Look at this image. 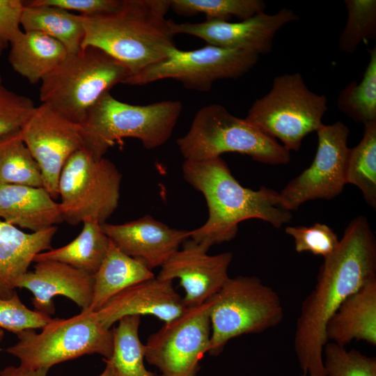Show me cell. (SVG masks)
Returning <instances> with one entry per match:
<instances>
[{
  "label": "cell",
  "mask_w": 376,
  "mask_h": 376,
  "mask_svg": "<svg viewBox=\"0 0 376 376\" xmlns=\"http://www.w3.org/2000/svg\"><path fill=\"white\" fill-rule=\"evenodd\" d=\"M293 10L283 8L275 14L258 13L239 22L207 19L200 23H175L171 29L175 34L199 38L207 45L267 54L273 47L276 32L285 24L297 21Z\"/></svg>",
  "instance_id": "cell-15"
},
{
  "label": "cell",
  "mask_w": 376,
  "mask_h": 376,
  "mask_svg": "<svg viewBox=\"0 0 376 376\" xmlns=\"http://www.w3.org/2000/svg\"><path fill=\"white\" fill-rule=\"evenodd\" d=\"M176 143L185 160H205L226 152L246 155L271 165L286 164L291 159L290 151L275 139L219 104L200 109L189 131Z\"/></svg>",
  "instance_id": "cell-6"
},
{
  "label": "cell",
  "mask_w": 376,
  "mask_h": 376,
  "mask_svg": "<svg viewBox=\"0 0 376 376\" xmlns=\"http://www.w3.org/2000/svg\"><path fill=\"white\" fill-rule=\"evenodd\" d=\"M376 277V240L360 215L346 227L338 247L324 258L313 290L304 299L296 322L294 350L304 375L326 376V324L352 293Z\"/></svg>",
  "instance_id": "cell-1"
},
{
  "label": "cell",
  "mask_w": 376,
  "mask_h": 376,
  "mask_svg": "<svg viewBox=\"0 0 376 376\" xmlns=\"http://www.w3.org/2000/svg\"><path fill=\"white\" fill-rule=\"evenodd\" d=\"M101 227L118 248L150 269L161 267L190 235V230L170 228L149 215L122 224L105 222Z\"/></svg>",
  "instance_id": "cell-18"
},
{
  "label": "cell",
  "mask_w": 376,
  "mask_h": 376,
  "mask_svg": "<svg viewBox=\"0 0 376 376\" xmlns=\"http://www.w3.org/2000/svg\"><path fill=\"white\" fill-rule=\"evenodd\" d=\"M4 338V331L3 329H0V344L3 341Z\"/></svg>",
  "instance_id": "cell-42"
},
{
  "label": "cell",
  "mask_w": 376,
  "mask_h": 376,
  "mask_svg": "<svg viewBox=\"0 0 376 376\" xmlns=\"http://www.w3.org/2000/svg\"><path fill=\"white\" fill-rule=\"evenodd\" d=\"M21 135L40 168L43 187L54 199L58 198L65 163L72 154L84 147L81 125L41 103L36 107Z\"/></svg>",
  "instance_id": "cell-14"
},
{
  "label": "cell",
  "mask_w": 376,
  "mask_h": 376,
  "mask_svg": "<svg viewBox=\"0 0 376 376\" xmlns=\"http://www.w3.org/2000/svg\"><path fill=\"white\" fill-rule=\"evenodd\" d=\"M161 267L157 277L178 279L184 288L187 308L203 304L217 293L228 279L233 259L230 252L208 255V249L189 238Z\"/></svg>",
  "instance_id": "cell-16"
},
{
  "label": "cell",
  "mask_w": 376,
  "mask_h": 376,
  "mask_svg": "<svg viewBox=\"0 0 376 376\" xmlns=\"http://www.w3.org/2000/svg\"><path fill=\"white\" fill-rule=\"evenodd\" d=\"M316 132L318 148L312 164L279 192L281 204L289 211L308 201L332 199L347 184L349 128L337 121L322 124Z\"/></svg>",
  "instance_id": "cell-13"
},
{
  "label": "cell",
  "mask_w": 376,
  "mask_h": 376,
  "mask_svg": "<svg viewBox=\"0 0 376 376\" xmlns=\"http://www.w3.org/2000/svg\"><path fill=\"white\" fill-rule=\"evenodd\" d=\"M327 97L311 91L299 72L274 77L269 91L254 101L244 118L266 135L279 139L288 151L323 124Z\"/></svg>",
  "instance_id": "cell-9"
},
{
  "label": "cell",
  "mask_w": 376,
  "mask_h": 376,
  "mask_svg": "<svg viewBox=\"0 0 376 376\" xmlns=\"http://www.w3.org/2000/svg\"><path fill=\"white\" fill-rule=\"evenodd\" d=\"M111 240L101 224L87 221L80 233L66 245L38 253L33 262L58 261L94 274L100 267Z\"/></svg>",
  "instance_id": "cell-25"
},
{
  "label": "cell",
  "mask_w": 376,
  "mask_h": 376,
  "mask_svg": "<svg viewBox=\"0 0 376 376\" xmlns=\"http://www.w3.org/2000/svg\"><path fill=\"white\" fill-rule=\"evenodd\" d=\"M31 99L0 85V141L20 133L34 111Z\"/></svg>",
  "instance_id": "cell-34"
},
{
  "label": "cell",
  "mask_w": 376,
  "mask_h": 376,
  "mask_svg": "<svg viewBox=\"0 0 376 376\" xmlns=\"http://www.w3.org/2000/svg\"><path fill=\"white\" fill-rule=\"evenodd\" d=\"M2 84V78H1V76L0 75V85Z\"/></svg>",
  "instance_id": "cell-43"
},
{
  "label": "cell",
  "mask_w": 376,
  "mask_h": 376,
  "mask_svg": "<svg viewBox=\"0 0 376 376\" xmlns=\"http://www.w3.org/2000/svg\"><path fill=\"white\" fill-rule=\"evenodd\" d=\"M182 175L206 200L208 219L190 231L189 238L207 249L233 240L239 223L244 220L259 219L279 228L292 219L291 211L283 206L279 192L265 187L253 190L242 186L221 157L185 160Z\"/></svg>",
  "instance_id": "cell-2"
},
{
  "label": "cell",
  "mask_w": 376,
  "mask_h": 376,
  "mask_svg": "<svg viewBox=\"0 0 376 376\" xmlns=\"http://www.w3.org/2000/svg\"><path fill=\"white\" fill-rule=\"evenodd\" d=\"M211 336L209 304L187 308L164 322L145 345V359L162 376H196L199 361L208 352Z\"/></svg>",
  "instance_id": "cell-12"
},
{
  "label": "cell",
  "mask_w": 376,
  "mask_h": 376,
  "mask_svg": "<svg viewBox=\"0 0 376 376\" xmlns=\"http://www.w3.org/2000/svg\"><path fill=\"white\" fill-rule=\"evenodd\" d=\"M170 8L171 0H121L113 12L80 15L81 47H95L120 61L129 72L127 81L178 48L172 21L166 19Z\"/></svg>",
  "instance_id": "cell-3"
},
{
  "label": "cell",
  "mask_w": 376,
  "mask_h": 376,
  "mask_svg": "<svg viewBox=\"0 0 376 376\" xmlns=\"http://www.w3.org/2000/svg\"><path fill=\"white\" fill-rule=\"evenodd\" d=\"M141 316L128 315L118 320L113 331V352L103 359L113 367L116 376H156L144 365L145 345L140 340Z\"/></svg>",
  "instance_id": "cell-27"
},
{
  "label": "cell",
  "mask_w": 376,
  "mask_h": 376,
  "mask_svg": "<svg viewBox=\"0 0 376 376\" xmlns=\"http://www.w3.org/2000/svg\"><path fill=\"white\" fill-rule=\"evenodd\" d=\"M186 308L182 297L173 287V281L155 276L125 288L93 312L104 327L111 329L125 316L151 315L166 322Z\"/></svg>",
  "instance_id": "cell-19"
},
{
  "label": "cell",
  "mask_w": 376,
  "mask_h": 376,
  "mask_svg": "<svg viewBox=\"0 0 376 376\" xmlns=\"http://www.w3.org/2000/svg\"><path fill=\"white\" fill-rule=\"evenodd\" d=\"M326 376H376V358L327 342L323 348Z\"/></svg>",
  "instance_id": "cell-33"
},
{
  "label": "cell",
  "mask_w": 376,
  "mask_h": 376,
  "mask_svg": "<svg viewBox=\"0 0 376 376\" xmlns=\"http://www.w3.org/2000/svg\"><path fill=\"white\" fill-rule=\"evenodd\" d=\"M0 219L32 232L63 221L59 203L44 187L1 183Z\"/></svg>",
  "instance_id": "cell-21"
},
{
  "label": "cell",
  "mask_w": 376,
  "mask_h": 376,
  "mask_svg": "<svg viewBox=\"0 0 376 376\" xmlns=\"http://www.w3.org/2000/svg\"><path fill=\"white\" fill-rule=\"evenodd\" d=\"M182 110L180 101L165 100L134 105L109 92L88 109L80 124L84 147L97 159L125 138L141 141L146 149L157 148L170 139Z\"/></svg>",
  "instance_id": "cell-4"
},
{
  "label": "cell",
  "mask_w": 376,
  "mask_h": 376,
  "mask_svg": "<svg viewBox=\"0 0 376 376\" xmlns=\"http://www.w3.org/2000/svg\"><path fill=\"white\" fill-rule=\"evenodd\" d=\"M93 274L69 265L52 260L36 262L33 271L26 272L17 281V288H24L33 295L36 311L51 316L55 313L53 299L65 297L81 311L89 308L93 292Z\"/></svg>",
  "instance_id": "cell-17"
},
{
  "label": "cell",
  "mask_w": 376,
  "mask_h": 376,
  "mask_svg": "<svg viewBox=\"0 0 376 376\" xmlns=\"http://www.w3.org/2000/svg\"><path fill=\"white\" fill-rule=\"evenodd\" d=\"M363 138L350 148L346 171L347 184L357 186L366 203L376 208V121L364 125Z\"/></svg>",
  "instance_id": "cell-28"
},
{
  "label": "cell",
  "mask_w": 376,
  "mask_h": 376,
  "mask_svg": "<svg viewBox=\"0 0 376 376\" xmlns=\"http://www.w3.org/2000/svg\"><path fill=\"white\" fill-rule=\"evenodd\" d=\"M52 319L51 316L29 309L17 292L8 298L0 297V329L17 334L26 330L42 329Z\"/></svg>",
  "instance_id": "cell-35"
},
{
  "label": "cell",
  "mask_w": 376,
  "mask_h": 376,
  "mask_svg": "<svg viewBox=\"0 0 376 376\" xmlns=\"http://www.w3.org/2000/svg\"><path fill=\"white\" fill-rule=\"evenodd\" d=\"M347 19L339 36V49L352 54L366 40L376 38V1L345 0Z\"/></svg>",
  "instance_id": "cell-32"
},
{
  "label": "cell",
  "mask_w": 376,
  "mask_h": 376,
  "mask_svg": "<svg viewBox=\"0 0 376 376\" xmlns=\"http://www.w3.org/2000/svg\"><path fill=\"white\" fill-rule=\"evenodd\" d=\"M211 324L208 352L219 355L227 343L279 324L284 311L278 293L257 276L229 277L207 301Z\"/></svg>",
  "instance_id": "cell-7"
},
{
  "label": "cell",
  "mask_w": 376,
  "mask_h": 376,
  "mask_svg": "<svg viewBox=\"0 0 376 376\" xmlns=\"http://www.w3.org/2000/svg\"><path fill=\"white\" fill-rule=\"evenodd\" d=\"M57 228L24 233L0 219V297H11L35 257L51 249Z\"/></svg>",
  "instance_id": "cell-20"
},
{
  "label": "cell",
  "mask_w": 376,
  "mask_h": 376,
  "mask_svg": "<svg viewBox=\"0 0 376 376\" xmlns=\"http://www.w3.org/2000/svg\"><path fill=\"white\" fill-rule=\"evenodd\" d=\"M285 233L294 239L295 251L298 253L308 251L325 258L334 252L339 244L336 234L324 224L288 226Z\"/></svg>",
  "instance_id": "cell-36"
},
{
  "label": "cell",
  "mask_w": 376,
  "mask_h": 376,
  "mask_svg": "<svg viewBox=\"0 0 376 376\" xmlns=\"http://www.w3.org/2000/svg\"><path fill=\"white\" fill-rule=\"evenodd\" d=\"M0 183L43 187L40 168L21 132L0 141Z\"/></svg>",
  "instance_id": "cell-30"
},
{
  "label": "cell",
  "mask_w": 376,
  "mask_h": 376,
  "mask_svg": "<svg viewBox=\"0 0 376 376\" xmlns=\"http://www.w3.org/2000/svg\"><path fill=\"white\" fill-rule=\"evenodd\" d=\"M368 52L370 60L360 82L349 83L337 98L339 111L364 125L376 121V47Z\"/></svg>",
  "instance_id": "cell-29"
},
{
  "label": "cell",
  "mask_w": 376,
  "mask_h": 376,
  "mask_svg": "<svg viewBox=\"0 0 376 376\" xmlns=\"http://www.w3.org/2000/svg\"><path fill=\"white\" fill-rule=\"evenodd\" d=\"M327 342L344 346L355 340L376 345V277L350 295L329 319Z\"/></svg>",
  "instance_id": "cell-22"
},
{
  "label": "cell",
  "mask_w": 376,
  "mask_h": 376,
  "mask_svg": "<svg viewBox=\"0 0 376 376\" xmlns=\"http://www.w3.org/2000/svg\"><path fill=\"white\" fill-rule=\"evenodd\" d=\"M93 298L89 310L96 311L125 288L155 277L141 261L125 254L111 241L97 271L93 274Z\"/></svg>",
  "instance_id": "cell-24"
},
{
  "label": "cell",
  "mask_w": 376,
  "mask_h": 376,
  "mask_svg": "<svg viewBox=\"0 0 376 376\" xmlns=\"http://www.w3.org/2000/svg\"><path fill=\"white\" fill-rule=\"evenodd\" d=\"M21 25L24 31H38L56 39L69 54H75L81 49L84 37L80 15L55 6L25 1Z\"/></svg>",
  "instance_id": "cell-26"
},
{
  "label": "cell",
  "mask_w": 376,
  "mask_h": 376,
  "mask_svg": "<svg viewBox=\"0 0 376 376\" xmlns=\"http://www.w3.org/2000/svg\"><path fill=\"white\" fill-rule=\"evenodd\" d=\"M301 376H306V375H304V374H303V375H301Z\"/></svg>",
  "instance_id": "cell-44"
},
{
  "label": "cell",
  "mask_w": 376,
  "mask_h": 376,
  "mask_svg": "<svg viewBox=\"0 0 376 376\" xmlns=\"http://www.w3.org/2000/svg\"><path fill=\"white\" fill-rule=\"evenodd\" d=\"M40 333L30 329L16 334L17 341L6 352L27 370L52 366L86 354L109 359L113 352V331L104 327L89 309L69 318H53Z\"/></svg>",
  "instance_id": "cell-8"
},
{
  "label": "cell",
  "mask_w": 376,
  "mask_h": 376,
  "mask_svg": "<svg viewBox=\"0 0 376 376\" xmlns=\"http://www.w3.org/2000/svg\"><path fill=\"white\" fill-rule=\"evenodd\" d=\"M129 75L125 65L102 49L81 47L42 79L40 100L81 124L97 100L115 85L125 84Z\"/></svg>",
  "instance_id": "cell-5"
},
{
  "label": "cell",
  "mask_w": 376,
  "mask_h": 376,
  "mask_svg": "<svg viewBox=\"0 0 376 376\" xmlns=\"http://www.w3.org/2000/svg\"><path fill=\"white\" fill-rule=\"evenodd\" d=\"M10 44L13 69L31 84L41 81L69 54L60 42L38 31H22Z\"/></svg>",
  "instance_id": "cell-23"
},
{
  "label": "cell",
  "mask_w": 376,
  "mask_h": 376,
  "mask_svg": "<svg viewBox=\"0 0 376 376\" xmlns=\"http://www.w3.org/2000/svg\"><path fill=\"white\" fill-rule=\"evenodd\" d=\"M49 369L27 370L20 366H7L0 371V376H47Z\"/></svg>",
  "instance_id": "cell-39"
},
{
  "label": "cell",
  "mask_w": 376,
  "mask_h": 376,
  "mask_svg": "<svg viewBox=\"0 0 376 376\" xmlns=\"http://www.w3.org/2000/svg\"><path fill=\"white\" fill-rule=\"evenodd\" d=\"M122 175L104 157L97 159L82 148L68 159L58 182L63 221L76 226L92 221L102 224L116 210Z\"/></svg>",
  "instance_id": "cell-10"
},
{
  "label": "cell",
  "mask_w": 376,
  "mask_h": 376,
  "mask_svg": "<svg viewBox=\"0 0 376 376\" xmlns=\"http://www.w3.org/2000/svg\"><path fill=\"white\" fill-rule=\"evenodd\" d=\"M121 0H33L28 1L33 5H44L61 8L66 10H75L80 15L91 16L111 13L120 6Z\"/></svg>",
  "instance_id": "cell-37"
},
{
  "label": "cell",
  "mask_w": 376,
  "mask_h": 376,
  "mask_svg": "<svg viewBox=\"0 0 376 376\" xmlns=\"http://www.w3.org/2000/svg\"><path fill=\"white\" fill-rule=\"evenodd\" d=\"M105 363H106V366H105L104 370L98 376H116L112 366L107 361H105Z\"/></svg>",
  "instance_id": "cell-40"
},
{
  "label": "cell",
  "mask_w": 376,
  "mask_h": 376,
  "mask_svg": "<svg viewBox=\"0 0 376 376\" xmlns=\"http://www.w3.org/2000/svg\"><path fill=\"white\" fill-rule=\"evenodd\" d=\"M6 45H7V42H6L5 41H3V40L0 38V54L6 48Z\"/></svg>",
  "instance_id": "cell-41"
},
{
  "label": "cell",
  "mask_w": 376,
  "mask_h": 376,
  "mask_svg": "<svg viewBox=\"0 0 376 376\" xmlns=\"http://www.w3.org/2000/svg\"><path fill=\"white\" fill-rule=\"evenodd\" d=\"M258 58L253 52L209 45L191 51L177 48L166 58L146 68L125 84L142 86L173 79L188 89L207 92L219 79L242 77L254 67Z\"/></svg>",
  "instance_id": "cell-11"
},
{
  "label": "cell",
  "mask_w": 376,
  "mask_h": 376,
  "mask_svg": "<svg viewBox=\"0 0 376 376\" xmlns=\"http://www.w3.org/2000/svg\"><path fill=\"white\" fill-rule=\"evenodd\" d=\"M25 1L0 0V38L11 43L22 32L19 26Z\"/></svg>",
  "instance_id": "cell-38"
},
{
  "label": "cell",
  "mask_w": 376,
  "mask_h": 376,
  "mask_svg": "<svg viewBox=\"0 0 376 376\" xmlns=\"http://www.w3.org/2000/svg\"><path fill=\"white\" fill-rule=\"evenodd\" d=\"M263 0H171V8L178 15L203 14L207 19L228 21L231 17L242 20L264 12Z\"/></svg>",
  "instance_id": "cell-31"
}]
</instances>
